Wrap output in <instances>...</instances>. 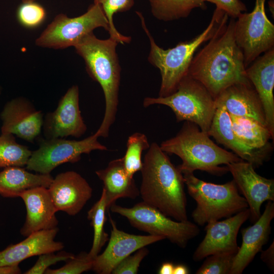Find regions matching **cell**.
<instances>
[{"instance_id":"cell-1","label":"cell","mask_w":274,"mask_h":274,"mask_svg":"<svg viewBox=\"0 0 274 274\" xmlns=\"http://www.w3.org/2000/svg\"><path fill=\"white\" fill-rule=\"evenodd\" d=\"M225 13L208 43L194 55L187 75L215 99L228 87L248 83L243 52L234 36L235 19Z\"/></svg>"},{"instance_id":"cell-2","label":"cell","mask_w":274,"mask_h":274,"mask_svg":"<svg viewBox=\"0 0 274 274\" xmlns=\"http://www.w3.org/2000/svg\"><path fill=\"white\" fill-rule=\"evenodd\" d=\"M140 171L143 201L176 221H188L183 174L157 143L150 144Z\"/></svg>"},{"instance_id":"cell-3","label":"cell","mask_w":274,"mask_h":274,"mask_svg":"<svg viewBox=\"0 0 274 274\" xmlns=\"http://www.w3.org/2000/svg\"><path fill=\"white\" fill-rule=\"evenodd\" d=\"M118 44L111 38L99 39L92 32L84 36L74 47L83 59L89 76L99 84L104 92L105 111L102 122L95 132L98 137L108 136L117 112L121 78V67L116 53Z\"/></svg>"},{"instance_id":"cell-4","label":"cell","mask_w":274,"mask_h":274,"mask_svg":"<svg viewBox=\"0 0 274 274\" xmlns=\"http://www.w3.org/2000/svg\"><path fill=\"white\" fill-rule=\"evenodd\" d=\"M195 124L185 121L177 134L162 142L160 147L165 153L179 156L182 163L177 166L181 173L205 171L215 175L228 172L221 165L243 160L236 154L220 147L210 138L207 132Z\"/></svg>"},{"instance_id":"cell-5","label":"cell","mask_w":274,"mask_h":274,"mask_svg":"<svg viewBox=\"0 0 274 274\" xmlns=\"http://www.w3.org/2000/svg\"><path fill=\"white\" fill-rule=\"evenodd\" d=\"M136 13L150 41L148 60L160 71L161 82L159 96L160 97L167 96L176 90L181 81L188 74L195 52L203 43L211 39L225 14L216 8L209 24L201 33L190 41L180 42L173 48L164 49L155 43L146 26L142 14L139 12Z\"/></svg>"},{"instance_id":"cell-6","label":"cell","mask_w":274,"mask_h":274,"mask_svg":"<svg viewBox=\"0 0 274 274\" xmlns=\"http://www.w3.org/2000/svg\"><path fill=\"white\" fill-rule=\"evenodd\" d=\"M183 176L188 194L196 202L192 217L197 225L228 218L248 208L233 180L216 184L197 178L193 173Z\"/></svg>"},{"instance_id":"cell-7","label":"cell","mask_w":274,"mask_h":274,"mask_svg":"<svg viewBox=\"0 0 274 274\" xmlns=\"http://www.w3.org/2000/svg\"><path fill=\"white\" fill-rule=\"evenodd\" d=\"M153 105L169 107L178 122H192L207 133L216 110L215 99L202 84L188 75L172 94L164 97L144 98V107Z\"/></svg>"},{"instance_id":"cell-8","label":"cell","mask_w":274,"mask_h":274,"mask_svg":"<svg viewBox=\"0 0 274 274\" xmlns=\"http://www.w3.org/2000/svg\"><path fill=\"white\" fill-rule=\"evenodd\" d=\"M110 209L113 213L125 217L134 228L151 235L162 236L182 248H185L200 232L195 223L188 220H173L143 201L131 208L123 207L115 203Z\"/></svg>"},{"instance_id":"cell-9","label":"cell","mask_w":274,"mask_h":274,"mask_svg":"<svg viewBox=\"0 0 274 274\" xmlns=\"http://www.w3.org/2000/svg\"><path fill=\"white\" fill-rule=\"evenodd\" d=\"M98 27L109 31L108 21L101 7L93 4L83 14L69 17L57 15L35 41L40 47L63 49L74 46L85 35Z\"/></svg>"},{"instance_id":"cell-10","label":"cell","mask_w":274,"mask_h":274,"mask_svg":"<svg viewBox=\"0 0 274 274\" xmlns=\"http://www.w3.org/2000/svg\"><path fill=\"white\" fill-rule=\"evenodd\" d=\"M265 2L255 0L253 11L242 13L235 20L234 36L243 52L246 68L274 48V25L266 16Z\"/></svg>"},{"instance_id":"cell-11","label":"cell","mask_w":274,"mask_h":274,"mask_svg":"<svg viewBox=\"0 0 274 274\" xmlns=\"http://www.w3.org/2000/svg\"><path fill=\"white\" fill-rule=\"evenodd\" d=\"M98 138L94 133L80 141L63 138L42 139L39 148L32 152L26 168L39 174H50L61 164L78 162L83 154H89L93 150H107V147L98 141Z\"/></svg>"},{"instance_id":"cell-12","label":"cell","mask_w":274,"mask_h":274,"mask_svg":"<svg viewBox=\"0 0 274 274\" xmlns=\"http://www.w3.org/2000/svg\"><path fill=\"white\" fill-rule=\"evenodd\" d=\"M42 130L45 139L79 138L87 130L79 108L77 85L71 87L59 100L56 109L46 114Z\"/></svg>"},{"instance_id":"cell-13","label":"cell","mask_w":274,"mask_h":274,"mask_svg":"<svg viewBox=\"0 0 274 274\" xmlns=\"http://www.w3.org/2000/svg\"><path fill=\"white\" fill-rule=\"evenodd\" d=\"M249 208L226 218L223 221L214 220L207 224L206 235L193 254L195 261L222 253H236L239 247L237 236L242 225L250 218Z\"/></svg>"},{"instance_id":"cell-14","label":"cell","mask_w":274,"mask_h":274,"mask_svg":"<svg viewBox=\"0 0 274 274\" xmlns=\"http://www.w3.org/2000/svg\"><path fill=\"white\" fill-rule=\"evenodd\" d=\"M237 188L244 195L250 210V218L255 222L260 216L265 201L274 200V180L258 175L253 164L241 160L226 165Z\"/></svg>"},{"instance_id":"cell-15","label":"cell","mask_w":274,"mask_h":274,"mask_svg":"<svg viewBox=\"0 0 274 274\" xmlns=\"http://www.w3.org/2000/svg\"><path fill=\"white\" fill-rule=\"evenodd\" d=\"M112 226L109 243L104 251L96 256L92 269L99 274H110L123 259L138 250L164 239L161 236L135 235L119 230L110 217Z\"/></svg>"},{"instance_id":"cell-16","label":"cell","mask_w":274,"mask_h":274,"mask_svg":"<svg viewBox=\"0 0 274 274\" xmlns=\"http://www.w3.org/2000/svg\"><path fill=\"white\" fill-rule=\"evenodd\" d=\"M1 133L15 134L33 142L42 129L44 117L40 111L24 97H16L8 101L1 113Z\"/></svg>"},{"instance_id":"cell-17","label":"cell","mask_w":274,"mask_h":274,"mask_svg":"<svg viewBox=\"0 0 274 274\" xmlns=\"http://www.w3.org/2000/svg\"><path fill=\"white\" fill-rule=\"evenodd\" d=\"M48 190L57 212L75 216L84 208L92 195L87 181L75 171L58 174Z\"/></svg>"},{"instance_id":"cell-18","label":"cell","mask_w":274,"mask_h":274,"mask_svg":"<svg viewBox=\"0 0 274 274\" xmlns=\"http://www.w3.org/2000/svg\"><path fill=\"white\" fill-rule=\"evenodd\" d=\"M274 203L268 201L264 211L254 224L241 231L242 243L235 254L230 274H241L268 241Z\"/></svg>"},{"instance_id":"cell-19","label":"cell","mask_w":274,"mask_h":274,"mask_svg":"<svg viewBox=\"0 0 274 274\" xmlns=\"http://www.w3.org/2000/svg\"><path fill=\"white\" fill-rule=\"evenodd\" d=\"M246 75L261 102L267 127L274 136V48L246 68Z\"/></svg>"},{"instance_id":"cell-20","label":"cell","mask_w":274,"mask_h":274,"mask_svg":"<svg viewBox=\"0 0 274 274\" xmlns=\"http://www.w3.org/2000/svg\"><path fill=\"white\" fill-rule=\"evenodd\" d=\"M26 210L24 225L21 234L27 236L31 233L57 227L58 221L57 212L48 188L38 187L27 190L20 195Z\"/></svg>"},{"instance_id":"cell-21","label":"cell","mask_w":274,"mask_h":274,"mask_svg":"<svg viewBox=\"0 0 274 274\" xmlns=\"http://www.w3.org/2000/svg\"><path fill=\"white\" fill-rule=\"evenodd\" d=\"M215 100L216 110L208 134L231 149L240 158L252 163L254 167L262 165L267 158V152L253 150L243 144L232 128L230 116L225 106Z\"/></svg>"},{"instance_id":"cell-22","label":"cell","mask_w":274,"mask_h":274,"mask_svg":"<svg viewBox=\"0 0 274 274\" xmlns=\"http://www.w3.org/2000/svg\"><path fill=\"white\" fill-rule=\"evenodd\" d=\"M57 227L34 232L16 244L0 252V266L15 265L32 256L55 252L63 249L62 243L54 240Z\"/></svg>"},{"instance_id":"cell-23","label":"cell","mask_w":274,"mask_h":274,"mask_svg":"<svg viewBox=\"0 0 274 274\" xmlns=\"http://www.w3.org/2000/svg\"><path fill=\"white\" fill-rule=\"evenodd\" d=\"M215 99L225 106L229 115L251 118L267 127L261 102L251 82L233 84Z\"/></svg>"},{"instance_id":"cell-24","label":"cell","mask_w":274,"mask_h":274,"mask_svg":"<svg viewBox=\"0 0 274 274\" xmlns=\"http://www.w3.org/2000/svg\"><path fill=\"white\" fill-rule=\"evenodd\" d=\"M95 173L104 185L107 211L118 199H135L140 195L133 178L129 177L125 169L123 157L111 161L105 168Z\"/></svg>"},{"instance_id":"cell-25","label":"cell","mask_w":274,"mask_h":274,"mask_svg":"<svg viewBox=\"0 0 274 274\" xmlns=\"http://www.w3.org/2000/svg\"><path fill=\"white\" fill-rule=\"evenodd\" d=\"M53 178L50 174H34L19 166H10L0 172V195L19 197L24 191L38 187L48 188Z\"/></svg>"},{"instance_id":"cell-26","label":"cell","mask_w":274,"mask_h":274,"mask_svg":"<svg viewBox=\"0 0 274 274\" xmlns=\"http://www.w3.org/2000/svg\"><path fill=\"white\" fill-rule=\"evenodd\" d=\"M232 128L239 140L247 147L256 150H264L269 140L273 139L268 128L249 117L229 115Z\"/></svg>"},{"instance_id":"cell-27","label":"cell","mask_w":274,"mask_h":274,"mask_svg":"<svg viewBox=\"0 0 274 274\" xmlns=\"http://www.w3.org/2000/svg\"><path fill=\"white\" fill-rule=\"evenodd\" d=\"M152 15L170 21L187 17L196 8L206 7L205 0H149Z\"/></svg>"},{"instance_id":"cell-28","label":"cell","mask_w":274,"mask_h":274,"mask_svg":"<svg viewBox=\"0 0 274 274\" xmlns=\"http://www.w3.org/2000/svg\"><path fill=\"white\" fill-rule=\"evenodd\" d=\"M106 194L102 189L99 199L96 201L87 213V218L93 228L94 236L92 246L88 255L93 259L97 256L102 247L109 239V235L104 230L107 220Z\"/></svg>"},{"instance_id":"cell-29","label":"cell","mask_w":274,"mask_h":274,"mask_svg":"<svg viewBox=\"0 0 274 274\" xmlns=\"http://www.w3.org/2000/svg\"><path fill=\"white\" fill-rule=\"evenodd\" d=\"M27 147L16 142L13 134L0 135V167L26 165L31 154Z\"/></svg>"},{"instance_id":"cell-30","label":"cell","mask_w":274,"mask_h":274,"mask_svg":"<svg viewBox=\"0 0 274 274\" xmlns=\"http://www.w3.org/2000/svg\"><path fill=\"white\" fill-rule=\"evenodd\" d=\"M147 136L141 132H135L127 139L126 150L123 158L125 169L129 177L133 178L136 172L143 166L142 153L150 147Z\"/></svg>"},{"instance_id":"cell-31","label":"cell","mask_w":274,"mask_h":274,"mask_svg":"<svg viewBox=\"0 0 274 274\" xmlns=\"http://www.w3.org/2000/svg\"><path fill=\"white\" fill-rule=\"evenodd\" d=\"M94 4L99 5L102 8L108 21L110 38L118 43H129L131 38L120 33L116 28L113 22V16L116 13L129 10L134 5V0H93Z\"/></svg>"},{"instance_id":"cell-32","label":"cell","mask_w":274,"mask_h":274,"mask_svg":"<svg viewBox=\"0 0 274 274\" xmlns=\"http://www.w3.org/2000/svg\"><path fill=\"white\" fill-rule=\"evenodd\" d=\"M16 17L22 26L32 29L44 22L46 12L45 8L36 2H22L17 8Z\"/></svg>"},{"instance_id":"cell-33","label":"cell","mask_w":274,"mask_h":274,"mask_svg":"<svg viewBox=\"0 0 274 274\" xmlns=\"http://www.w3.org/2000/svg\"><path fill=\"white\" fill-rule=\"evenodd\" d=\"M236 253H222L206 257L196 274H230Z\"/></svg>"},{"instance_id":"cell-34","label":"cell","mask_w":274,"mask_h":274,"mask_svg":"<svg viewBox=\"0 0 274 274\" xmlns=\"http://www.w3.org/2000/svg\"><path fill=\"white\" fill-rule=\"evenodd\" d=\"M93 259L86 252H81L68 259L63 266L57 269L48 268L46 274H80L92 269Z\"/></svg>"},{"instance_id":"cell-35","label":"cell","mask_w":274,"mask_h":274,"mask_svg":"<svg viewBox=\"0 0 274 274\" xmlns=\"http://www.w3.org/2000/svg\"><path fill=\"white\" fill-rule=\"evenodd\" d=\"M75 255L65 252H61L57 254L54 252L48 253L39 255V258L34 265L25 274H43L50 266L54 265L59 261H67Z\"/></svg>"},{"instance_id":"cell-36","label":"cell","mask_w":274,"mask_h":274,"mask_svg":"<svg viewBox=\"0 0 274 274\" xmlns=\"http://www.w3.org/2000/svg\"><path fill=\"white\" fill-rule=\"evenodd\" d=\"M145 247L139 249L133 255L130 254L123 259L116 265L111 273H137L142 261L149 253V250Z\"/></svg>"},{"instance_id":"cell-37","label":"cell","mask_w":274,"mask_h":274,"mask_svg":"<svg viewBox=\"0 0 274 274\" xmlns=\"http://www.w3.org/2000/svg\"><path fill=\"white\" fill-rule=\"evenodd\" d=\"M214 4L216 8L226 13L228 16L236 19L238 16L247 11L245 4L241 0H205Z\"/></svg>"},{"instance_id":"cell-38","label":"cell","mask_w":274,"mask_h":274,"mask_svg":"<svg viewBox=\"0 0 274 274\" xmlns=\"http://www.w3.org/2000/svg\"><path fill=\"white\" fill-rule=\"evenodd\" d=\"M261 260L268 266L271 271L273 272L274 269V244L269 246L268 249L262 251L261 255Z\"/></svg>"},{"instance_id":"cell-39","label":"cell","mask_w":274,"mask_h":274,"mask_svg":"<svg viewBox=\"0 0 274 274\" xmlns=\"http://www.w3.org/2000/svg\"><path fill=\"white\" fill-rule=\"evenodd\" d=\"M21 273V271L18 265L0 266V274H18Z\"/></svg>"},{"instance_id":"cell-40","label":"cell","mask_w":274,"mask_h":274,"mask_svg":"<svg viewBox=\"0 0 274 274\" xmlns=\"http://www.w3.org/2000/svg\"><path fill=\"white\" fill-rule=\"evenodd\" d=\"M174 265L170 262L163 263L160 267L158 273L159 274H173Z\"/></svg>"},{"instance_id":"cell-41","label":"cell","mask_w":274,"mask_h":274,"mask_svg":"<svg viewBox=\"0 0 274 274\" xmlns=\"http://www.w3.org/2000/svg\"><path fill=\"white\" fill-rule=\"evenodd\" d=\"M189 273L188 268L183 264H179L174 266L173 274H187Z\"/></svg>"},{"instance_id":"cell-42","label":"cell","mask_w":274,"mask_h":274,"mask_svg":"<svg viewBox=\"0 0 274 274\" xmlns=\"http://www.w3.org/2000/svg\"><path fill=\"white\" fill-rule=\"evenodd\" d=\"M38 0H22V3L28 2H36Z\"/></svg>"},{"instance_id":"cell-43","label":"cell","mask_w":274,"mask_h":274,"mask_svg":"<svg viewBox=\"0 0 274 274\" xmlns=\"http://www.w3.org/2000/svg\"><path fill=\"white\" fill-rule=\"evenodd\" d=\"M1 93H2V88H1V87H0V95H1Z\"/></svg>"}]
</instances>
